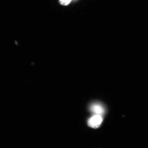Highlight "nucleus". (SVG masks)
<instances>
[{"mask_svg":"<svg viewBox=\"0 0 148 148\" xmlns=\"http://www.w3.org/2000/svg\"><path fill=\"white\" fill-rule=\"evenodd\" d=\"M103 118L102 115H101L95 114V115L91 117L88 120V126L93 128H98L101 125Z\"/></svg>","mask_w":148,"mask_h":148,"instance_id":"1","label":"nucleus"},{"mask_svg":"<svg viewBox=\"0 0 148 148\" xmlns=\"http://www.w3.org/2000/svg\"><path fill=\"white\" fill-rule=\"evenodd\" d=\"M90 110L95 114L102 115L105 112V109L102 105L99 104H92L90 106Z\"/></svg>","mask_w":148,"mask_h":148,"instance_id":"2","label":"nucleus"},{"mask_svg":"<svg viewBox=\"0 0 148 148\" xmlns=\"http://www.w3.org/2000/svg\"><path fill=\"white\" fill-rule=\"evenodd\" d=\"M72 0H59V3L62 5H67L71 2Z\"/></svg>","mask_w":148,"mask_h":148,"instance_id":"3","label":"nucleus"}]
</instances>
